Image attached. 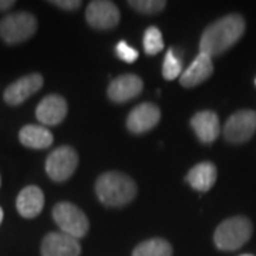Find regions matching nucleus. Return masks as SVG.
<instances>
[{
  "mask_svg": "<svg viewBox=\"0 0 256 256\" xmlns=\"http://www.w3.org/2000/svg\"><path fill=\"white\" fill-rule=\"evenodd\" d=\"M245 32V20L239 14H228L210 24L202 33L200 42L201 53L220 56L234 46Z\"/></svg>",
  "mask_w": 256,
  "mask_h": 256,
  "instance_id": "obj_1",
  "label": "nucleus"
},
{
  "mask_svg": "<svg viewBox=\"0 0 256 256\" xmlns=\"http://www.w3.org/2000/svg\"><path fill=\"white\" fill-rule=\"evenodd\" d=\"M96 194L106 206L118 208L136 198L137 185L128 175L110 171L98 176L96 182Z\"/></svg>",
  "mask_w": 256,
  "mask_h": 256,
  "instance_id": "obj_2",
  "label": "nucleus"
},
{
  "mask_svg": "<svg viewBox=\"0 0 256 256\" xmlns=\"http://www.w3.org/2000/svg\"><path fill=\"white\" fill-rule=\"evenodd\" d=\"M252 222L245 216H234L220 222L214 234V242L220 250H236L252 236Z\"/></svg>",
  "mask_w": 256,
  "mask_h": 256,
  "instance_id": "obj_3",
  "label": "nucleus"
},
{
  "mask_svg": "<svg viewBox=\"0 0 256 256\" xmlns=\"http://www.w3.org/2000/svg\"><path fill=\"white\" fill-rule=\"evenodd\" d=\"M37 18L28 12H18L0 20V38L6 44H18L36 33Z\"/></svg>",
  "mask_w": 256,
  "mask_h": 256,
  "instance_id": "obj_4",
  "label": "nucleus"
},
{
  "mask_svg": "<svg viewBox=\"0 0 256 256\" xmlns=\"http://www.w3.org/2000/svg\"><path fill=\"white\" fill-rule=\"evenodd\" d=\"M53 220L63 234L73 238H82L90 228L86 214L72 202H58L53 208Z\"/></svg>",
  "mask_w": 256,
  "mask_h": 256,
  "instance_id": "obj_5",
  "label": "nucleus"
},
{
  "mask_svg": "<svg viewBox=\"0 0 256 256\" xmlns=\"http://www.w3.org/2000/svg\"><path fill=\"white\" fill-rule=\"evenodd\" d=\"M78 165V154L73 146H62L56 148L54 151L47 156L46 172L47 175L56 181L63 182L68 180Z\"/></svg>",
  "mask_w": 256,
  "mask_h": 256,
  "instance_id": "obj_6",
  "label": "nucleus"
},
{
  "mask_svg": "<svg viewBox=\"0 0 256 256\" xmlns=\"http://www.w3.org/2000/svg\"><path fill=\"white\" fill-rule=\"evenodd\" d=\"M256 111L240 110L232 114L224 127V137L228 142L240 144L255 134Z\"/></svg>",
  "mask_w": 256,
  "mask_h": 256,
  "instance_id": "obj_7",
  "label": "nucleus"
},
{
  "mask_svg": "<svg viewBox=\"0 0 256 256\" xmlns=\"http://www.w3.org/2000/svg\"><path fill=\"white\" fill-rule=\"evenodd\" d=\"M43 82L44 80L42 74L32 73L23 76L6 87V90L3 92V98L12 107L20 106L22 102L28 100V97L36 94L43 87Z\"/></svg>",
  "mask_w": 256,
  "mask_h": 256,
  "instance_id": "obj_8",
  "label": "nucleus"
},
{
  "mask_svg": "<svg viewBox=\"0 0 256 256\" xmlns=\"http://www.w3.org/2000/svg\"><path fill=\"white\" fill-rule=\"evenodd\" d=\"M87 23L97 30H110L114 28L120 22L118 8L107 0H96L88 4L86 10Z\"/></svg>",
  "mask_w": 256,
  "mask_h": 256,
  "instance_id": "obj_9",
  "label": "nucleus"
},
{
  "mask_svg": "<svg viewBox=\"0 0 256 256\" xmlns=\"http://www.w3.org/2000/svg\"><path fill=\"white\" fill-rule=\"evenodd\" d=\"M42 256H80L78 239L63 232H50L42 242Z\"/></svg>",
  "mask_w": 256,
  "mask_h": 256,
  "instance_id": "obj_10",
  "label": "nucleus"
},
{
  "mask_svg": "<svg viewBox=\"0 0 256 256\" xmlns=\"http://www.w3.org/2000/svg\"><path fill=\"white\" fill-rule=\"evenodd\" d=\"M161 118V111L152 102H142L128 114L127 128L132 134H144L152 130Z\"/></svg>",
  "mask_w": 256,
  "mask_h": 256,
  "instance_id": "obj_11",
  "label": "nucleus"
},
{
  "mask_svg": "<svg viewBox=\"0 0 256 256\" xmlns=\"http://www.w3.org/2000/svg\"><path fill=\"white\" fill-rule=\"evenodd\" d=\"M144 88V82L137 74H121L108 86V98L112 102H126L136 98Z\"/></svg>",
  "mask_w": 256,
  "mask_h": 256,
  "instance_id": "obj_12",
  "label": "nucleus"
},
{
  "mask_svg": "<svg viewBox=\"0 0 256 256\" xmlns=\"http://www.w3.org/2000/svg\"><path fill=\"white\" fill-rule=\"evenodd\" d=\"M67 116V101L58 94L46 96L36 108L37 120L43 126H57Z\"/></svg>",
  "mask_w": 256,
  "mask_h": 256,
  "instance_id": "obj_13",
  "label": "nucleus"
},
{
  "mask_svg": "<svg viewBox=\"0 0 256 256\" xmlns=\"http://www.w3.org/2000/svg\"><path fill=\"white\" fill-rule=\"evenodd\" d=\"M44 206V194L36 185H28L23 188L16 200V208L18 212L23 218H36L40 215Z\"/></svg>",
  "mask_w": 256,
  "mask_h": 256,
  "instance_id": "obj_14",
  "label": "nucleus"
},
{
  "mask_svg": "<svg viewBox=\"0 0 256 256\" xmlns=\"http://www.w3.org/2000/svg\"><path fill=\"white\" fill-rule=\"evenodd\" d=\"M191 127L201 142H214L220 132V118L212 111H200L191 118Z\"/></svg>",
  "mask_w": 256,
  "mask_h": 256,
  "instance_id": "obj_15",
  "label": "nucleus"
},
{
  "mask_svg": "<svg viewBox=\"0 0 256 256\" xmlns=\"http://www.w3.org/2000/svg\"><path fill=\"white\" fill-rule=\"evenodd\" d=\"M212 73H214L212 57L205 53H200L195 57L191 66L181 74L180 82H181V86L191 88L204 82L206 78H210Z\"/></svg>",
  "mask_w": 256,
  "mask_h": 256,
  "instance_id": "obj_16",
  "label": "nucleus"
},
{
  "mask_svg": "<svg viewBox=\"0 0 256 256\" xmlns=\"http://www.w3.org/2000/svg\"><path fill=\"white\" fill-rule=\"evenodd\" d=\"M185 180L196 191H210L216 182V166L212 162H200L190 170Z\"/></svg>",
  "mask_w": 256,
  "mask_h": 256,
  "instance_id": "obj_17",
  "label": "nucleus"
},
{
  "mask_svg": "<svg viewBox=\"0 0 256 256\" xmlns=\"http://www.w3.org/2000/svg\"><path fill=\"white\" fill-rule=\"evenodd\" d=\"M18 140L23 146L28 148H33V150L48 148L54 141L53 134L46 127L34 126V124H28L22 128L18 131Z\"/></svg>",
  "mask_w": 256,
  "mask_h": 256,
  "instance_id": "obj_18",
  "label": "nucleus"
},
{
  "mask_svg": "<svg viewBox=\"0 0 256 256\" xmlns=\"http://www.w3.org/2000/svg\"><path fill=\"white\" fill-rule=\"evenodd\" d=\"M132 256H172V246L162 238L148 239L132 250Z\"/></svg>",
  "mask_w": 256,
  "mask_h": 256,
  "instance_id": "obj_19",
  "label": "nucleus"
},
{
  "mask_svg": "<svg viewBox=\"0 0 256 256\" xmlns=\"http://www.w3.org/2000/svg\"><path fill=\"white\" fill-rule=\"evenodd\" d=\"M144 48L146 53L150 56L158 54L164 48V40L160 28L156 26H151L146 30L144 33Z\"/></svg>",
  "mask_w": 256,
  "mask_h": 256,
  "instance_id": "obj_20",
  "label": "nucleus"
},
{
  "mask_svg": "<svg viewBox=\"0 0 256 256\" xmlns=\"http://www.w3.org/2000/svg\"><path fill=\"white\" fill-rule=\"evenodd\" d=\"M182 70V63L176 57L174 50H168L162 64V76L165 80H175Z\"/></svg>",
  "mask_w": 256,
  "mask_h": 256,
  "instance_id": "obj_21",
  "label": "nucleus"
},
{
  "mask_svg": "<svg viewBox=\"0 0 256 256\" xmlns=\"http://www.w3.org/2000/svg\"><path fill=\"white\" fill-rule=\"evenodd\" d=\"M128 4L140 13L154 14V13L164 10V8L166 6V2H164V0H130Z\"/></svg>",
  "mask_w": 256,
  "mask_h": 256,
  "instance_id": "obj_22",
  "label": "nucleus"
},
{
  "mask_svg": "<svg viewBox=\"0 0 256 256\" xmlns=\"http://www.w3.org/2000/svg\"><path fill=\"white\" fill-rule=\"evenodd\" d=\"M116 53L126 63H134L138 58L137 50L134 47L130 46L127 42H124V40L118 42V44L116 46Z\"/></svg>",
  "mask_w": 256,
  "mask_h": 256,
  "instance_id": "obj_23",
  "label": "nucleus"
},
{
  "mask_svg": "<svg viewBox=\"0 0 256 256\" xmlns=\"http://www.w3.org/2000/svg\"><path fill=\"white\" fill-rule=\"evenodd\" d=\"M48 3L54 4L58 9L63 10H76L82 6L80 0H53V2H48Z\"/></svg>",
  "mask_w": 256,
  "mask_h": 256,
  "instance_id": "obj_24",
  "label": "nucleus"
},
{
  "mask_svg": "<svg viewBox=\"0 0 256 256\" xmlns=\"http://www.w3.org/2000/svg\"><path fill=\"white\" fill-rule=\"evenodd\" d=\"M16 4L14 0H0V12H6Z\"/></svg>",
  "mask_w": 256,
  "mask_h": 256,
  "instance_id": "obj_25",
  "label": "nucleus"
},
{
  "mask_svg": "<svg viewBox=\"0 0 256 256\" xmlns=\"http://www.w3.org/2000/svg\"><path fill=\"white\" fill-rule=\"evenodd\" d=\"M3 215H4V214H3V210H2V206H0V224H2V220H3Z\"/></svg>",
  "mask_w": 256,
  "mask_h": 256,
  "instance_id": "obj_26",
  "label": "nucleus"
},
{
  "mask_svg": "<svg viewBox=\"0 0 256 256\" xmlns=\"http://www.w3.org/2000/svg\"><path fill=\"white\" fill-rule=\"evenodd\" d=\"M240 256H254V255H240Z\"/></svg>",
  "mask_w": 256,
  "mask_h": 256,
  "instance_id": "obj_27",
  "label": "nucleus"
},
{
  "mask_svg": "<svg viewBox=\"0 0 256 256\" xmlns=\"http://www.w3.org/2000/svg\"><path fill=\"white\" fill-rule=\"evenodd\" d=\"M0 185H2V180H0Z\"/></svg>",
  "mask_w": 256,
  "mask_h": 256,
  "instance_id": "obj_28",
  "label": "nucleus"
}]
</instances>
